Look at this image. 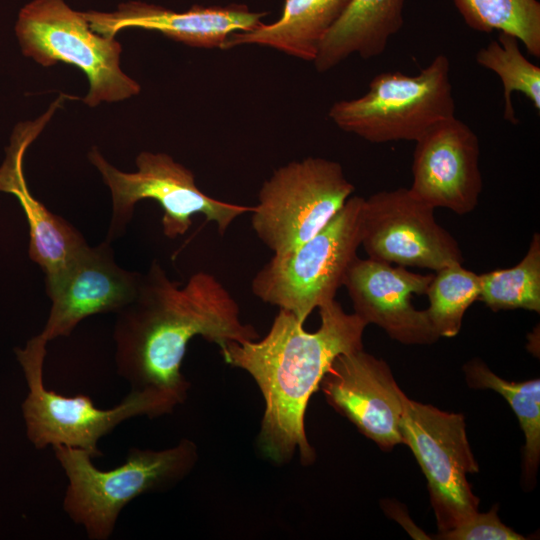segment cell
I'll return each instance as SVG.
<instances>
[{
  "instance_id": "6da1fadb",
  "label": "cell",
  "mask_w": 540,
  "mask_h": 540,
  "mask_svg": "<svg viewBox=\"0 0 540 540\" xmlns=\"http://www.w3.org/2000/svg\"><path fill=\"white\" fill-rule=\"evenodd\" d=\"M201 336L220 350L229 342L259 338L241 319L240 307L212 274L197 272L187 283L172 281L154 261L141 275L134 299L117 312L115 362L131 391L149 393L173 409L187 398L181 372L190 340Z\"/></svg>"
},
{
  "instance_id": "7a4b0ae2",
  "label": "cell",
  "mask_w": 540,
  "mask_h": 540,
  "mask_svg": "<svg viewBox=\"0 0 540 540\" xmlns=\"http://www.w3.org/2000/svg\"><path fill=\"white\" fill-rule=\"evenodd\" d=\"M318 309L321 323L314 332L279 309L262 339L229 342L220 350L224 361L246 371L261 391L265 409L257 444L277 465L296 452L303 465L314 462L305 431L308 402L338 355L363 349L364 320L346 313L336 299Z\"/></svg>"
},
{
  "instance_id": "3957f363",
  "label": "cell",
  "mask_w": 540,
  "mask_h": 540,
  "mask_svg": "<svg viewBox=\"0 0 540 540\" xmlns=\"http://www.w3.org/2000/svg\"><path fill=\"white\" fill-rule=\"evenodd\" d=\"M53 449L68 479L63 508L92 540L108 539L128 503L142 494L173 487L198 460V448L189 439L159 451L131 448L125 462L111 470L95 467L85 450Z\"/></svg>"
},
{
  "instance_id": "277c9868",
  "label": "cell",
  "mask_w": 540,
  "mask_h": 540,
  "mask_svg": "<svg viewBox=\"0 0 540 540\" xmlns=\"http://www.w3.org/2000/svg\"><path fill=\"white\" fill-rule=\"evenodd\" d=\"M363 202V197L351 196L309 240L273 254L252 278L253 295L291 312L302 323L316 308L333 301L358 256Z\"/></svg>"
},
{
  "instance_id": "5b68a950",
  "label": "cell",
  "mask_w": 540,
  "mask_h": 540,
  "mask_svg": "<svg viewBox=\"0 0 540 540\" xmlns=\"http://www.w3.org/2000/svg\"><path fill=\"white\" fill-rule=\"evenodd\" d=\"M450 61L437 55L418 74L375 75L362 96L335 102L328 117L370 143L417 141L435 123L455 116Z\"/></svg>"
},
{
  "instance_id": "8992f818",
  "label": "cell",
  "mask_w": 540,
  "mask_h": 540,
  "mask_svg": "<svg viewBox=\"0 0 540 540\" xmlns=\"http://www.w3.org/2000/svg\"><path fill=\"white\" fill-rule=\"evenodd\" d=\"M22 53L44 67L71 64L88 78L83 101L90 107L140 93V84L120 67L122 47L115 37L93 31L83 15L64 0H33L19 12L15 26Z\"/></svg>"
},
{
  "instance_id": "52a82bcc",
  "label": "cell",
  "mask_w": 540,
  "mask_h": 540,
  "mask_svg": "<svg viewBox=\"0 0 540 540\" xmlns=\"http://www.w3.org/2000/svg\"><path fill=\"white\" fill-rule=\"evenodd\" d=\"M88 158L112 195L108 242L124 233L136 203L144 199L155 200L162 208L163 233L170 239L184 235L195 215L215 223L218 233L224 235L236 218L252 210V206L228 203L205 194L196 185L194 173L166 153L141 152L136 158V172L115 168L95 147L89 151Z\"/></svg>"
},
{
  "instance_id": "ba28073f",
  "label": "cell",
  "mask_w": 540,
  "mask_h": 540,
  "mask_svg": "<svg viewBox=\"0 0 540 540\" xmlns=\"http://www.w3.org/2000/svg\"><path fill=\"white\" fill-rule=\"evenodd\" d=\"M47 343L39 334L15 351L29 389L22 412L27 437L35 448L67 446L99 457V440L121 422L171 413L158 398L144 392L130 391L117 406L100 409L87 395L64 396L46 389L43 365Z\"/></svg>"
},
{
  "instance_id": "9c48e42d",
  "label": "cell",
  "mask_w": 540,
  "mask_h": 540,
  "mask_svg": "<svg viewBox=\"0 0 540 540\" xmlns=\"http://www.w3.org/2000/svg\"><path fill=\"white\" fill-rule=\"evenodd\" d=\"M340 163L306 157L277 168L252 206L251 226L273 254L287 252L318 233L352 196Z\"/></svg>"
},
{
  "instance_id": "30bf717a",
  "label": "cell",
  "mask_w": 540,
  "mask_h": 540,
  "mask_svg": "<svg viewBox=\"0 0 540 540\" xmlns=\"http://www.w3.org/2000/svg\"><path fill=\"white\" fill-rule=\"evenodd\" d=\"M403 443L413 452L428 483L440 532L453 529L478 511L479 499L467 475L479 468L471 451L462 414L402 398Z\"/></svg>"
},
{
  "instance_id": "8fae6325",
  "label": "cell",
  "mask_w": 540,
  "mask_h": 540,
  "mask_svg": "<svg viewBox=\"0 0 540 540\" xmlns=\"http://www.w3.org/2000/svg\"><path fill=\"white\" fill-rule=\"evenodd\" d=\"M434 210L405 187L364 198L361 246L368 258L434 272L463 264L458 241L436 221Z\"/></svg>"
},
{
  "instance_id": "7c38bea8",
  "label": "cell",
  "mask_w": 540,
  "mask_h": 540,
  "mask_svg": "<svg viewBox=\"0 0 540 540\" xmlns=\"http://www.w3.org/2000/svg\"><path fill=\"white\" fill-rule=\"evenodd\" d=\"M415 143L410 191L434 209L472 212L483 188L475 132L453 116L432 125Z\"/></svg>"
},
{
  "instance_id": "4fadbf2b",
  "label": "cell",
  "mask_w": 540,
  "mask_h": 540,
  "mask_svg": "<svg viewBox=\"0 0 540 540\" xmlns=\"http://www.w3.org/2000/svg\"><path fill=\"white\" fill-rule=\"evenodd\" d=\"M327 403L383 450L403 443L404 393L387 363L363 349L338 355L320 387Z\"/></svg>"
},
{
  "instance_id": "5bb4252c",
  "label": "cell",
  "mask_w": 540,
  "mask_h": 540,
  "mask_svg": "<svg viewBox=\"0 0 540 540\" xmlns=\"http://www.w3.org/2000/svg\"><path fill=\"white\" fill-rule=\"evenodd\" d=\"M433 274H420L370 258L356 257L343 285L354 312L368 324H376L387 335L406 345L435 343L440 337L425 310L416 309L413 294L424 295Z\"/></svg>"
},
{
  "instance_id": "9a60e30c",
  "label": "cell",
  "mask_w": 540,
  "mask_h": 540,
  "mask_svg": "<svg viewBox=\"0 0 540 540\" xmlns=\"http://www.w3.org/2000/svg\"><path fill=\"white\" fill-rule=\"evenodd\" d=\"M141 274L117 265L108 241L87 245L47 294L51 309L40 335L49 342L69 336L83 319L119 312L136 296Z\"/></svg>"
},
{
  "instance_id": "2e32d148",
  "label": "cell",
  "mask_w": 540,
  "mask_h": 540,
  "mask_svg": "<svg viewBox=\"0 0 540 540\" xmlns=\"http://www.w3.org/2000/svg\"><path fill=\"white\" fill-rule=\"evenodd\" d=\"M57 99L34 122L14 130L6 158L0 166V191L13 194L21 204L29 226L28 254L46 276V291L52 289L74 259L88 245L81 233L62 217L50 212L28 189L23 173V157L60 104Z\"/></svg>"
},
{
  "instance_id": "e0dca14e",
  "label": "cell",
  "mask_w": 540,
  "mask_h": 540,
  "mask_svg": "<svg viewBox=\"0 0 540 540\" xmlns=\"http://www.w3.org/2000/svg\"><path fill=\"white\" fill-rule=\"evenodd\" d=\"M266 12H253L244 4L226 6L194 5L177 12L159 5L131 1L113 12L87 11L84 17L98 34L115 37L128 28L157 31L165 37L197 48H220L227 37L249 31L262 23Z\"/></svg>"
},
{
  "instance_id": "ac0fdd59",
  "label": "cell",
  "mask_w": 540,
  "mask_h": 540,
  "mask_svg": "<svg viewBox=\"0 0 540 540\" xmlns=\"http://www.w3.org/2000/svg\"><path fill=\"white\" fill-rule=\"evenodd\" d=\"M405 0H351L320 44L314 66L327 72L357 54L371 59L383 54L389 39L404 23Z\"/></svg>"
},
{
  "instance_id": "d6986e66",
  "label": "cell",
  "mask_w": 540,
  "mask_h": 540,
  "mask_svg": "<svg viewBox=\"0 0 540 540\" xmlns=\"http://www.w3.org/2000/svg\"><path fill=\"white\" fill-rule=\"evenodd\" d=\"M351 0H284L281 17L249 31L231 33L222 49L241 45L273 48L304 61H314L324 37Z\"/></svg>"
},
{
  "instance_id": "ffe728a7",
  "label": "cell",
  "mask_w": 540,
  "mask_h": 540,
  "mask_svg": "<svg viewBox=\"0 0 540 540\" xmlns=\"http://www.w3.org/2000/svg\"><path fill=\"white\" fill-rule=\"evenodd\" d=\"M464 372L469 386L492 389L510 404L525 435V480L533 481L540 459V380L509 382L494 374L480 359L468 361Z\"/></svg>"
},
{
  "instance_id": "44dd1931",
  "label": "cell",
  "mask_w": 540,
  "mask_h": 540,
  "mask_svg": "<svg viewBox=\"0 0 540 540\" xmlns=\"http://www.w3.org/2000/svg\"><path fill=\"white\" fill-rule=\"evenodd\" d=\"M466 25L478 32L515 36L533 57H540L538 0H453Z\"/></svg>"
},
{
  "instance_id": "7402d4cb",
  "label": "cell",
  "mask_w": 540,
  "mask_h": 540,
  "mask_svg": "<svg viewBox=\"0 0 540 540\" xmlns=\"http://www.w3.org/2000/svg\"><path fill=\"white\" fill-rule=\"evenodd\" d=\"M478 300L493 312L525 309L540 312V235L533 234L525 256L511 268L479 275Z\"/></svg>"
},
{
  "instance_id": "603a6c76",
  "label": "cell",
  "mask_w": 540,
  "mask_h": 540,
  "mask_svg": "<svg viewBox=\"0 0 540 540\" xmlns=\"http://www.w3.org/2000/svg\"><path fill=\"white\" fill-rule=\"evenodd\" d=\"M519 40L510 34L500 33L476 54V62L493 71L501 80L504 97L505 120L517 124L512 103L515 92L522 93L540 111V68L530 62L519 47Z\"/></svg>"
},
{
  "instance_id": "cb8c5ba5",
  "label": "cell",
  "mask_w": 540,
  "mask_h": 540,
  "mask_svg": "<svg viewBox=\"0 0 540 540\" xmlns=\"http://www.w3.org/2000/svg\"><path fill=\"white\" fill-rule=\"evenodd\" d=\"M479 275L453 263L433 275L425 295L429 321L439 337H455L462 326L467 309L478 300Z\"/></svg>"
},
{
  "instance_id": "d4e9b609",
  "label": "cell",
  "mask_w": 540,
  "mask_h": 540,
  "mask_svg": "<svg viewBox=\"0 0 540 540\" xmlns=\"http://www.w3.org/2000/svg\"><path fill=\"white\" fill-rule=\"evenodd\" d=\"M498 506L489 512L477 511L457 527L440 532L438 538L446 540H521L522 535L502 523L497 515Z\"/></svg>"
}]
</instances>
